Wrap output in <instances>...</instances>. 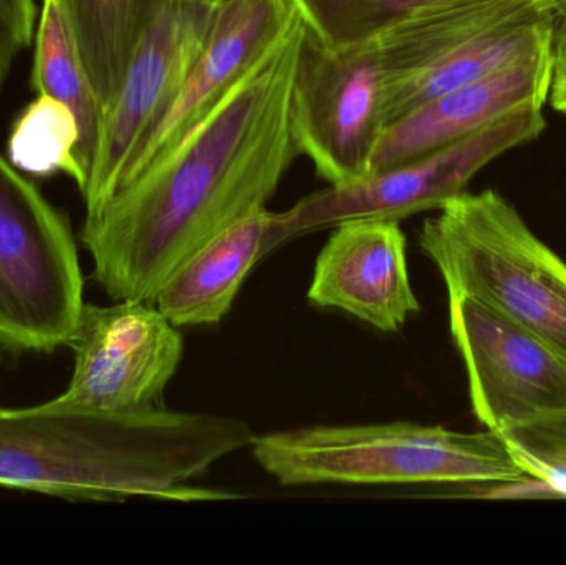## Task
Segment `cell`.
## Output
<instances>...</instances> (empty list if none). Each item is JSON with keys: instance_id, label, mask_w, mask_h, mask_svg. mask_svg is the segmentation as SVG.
Instances as JSON below:
<instances>
[{"instance_id": "obj_21", "label": "cell", "mask_w": 566, "mask_h": 565, "mask_svg": "<svg viewBox=\"0 0 566 565\" xmlns=\"http://www.w3.org/2000/svg\"><path fill=\"white\" fill-rule=\"evenodd\" d=\"M35 0H0V92L23 50L35 35Z\"/></svg>"}, {"instance_id": "obj_6", "label": "cell", "mask_w": 566, "mask_h": 565, "mask_svg": "<svg viewBox=\"0 0 566 565\" xmlns=\"http://www.w3.org/2000/svg\"><path fill=\"white\" fill-rule=\"evenodd\" d=\"M544 129V106H522L421 158L358 181L329 185L312 192L286 211L275 212L268 255L292 239L352 219L401 221L418 212L442 208L449 199L462 195L489 163L538 138Z\"/></svg>"}, {"instance_id": "obj_16", "label": "cell", "mask_w": 566, "mask_h": 565, "mask_svg": "<svg viewBox=\"0 0 566 565\" xmlns=\"http://www.w3.org/2000/svg\"><path fill=\"white\" fill-rule=\"evenodd\" d=\"M103 113L122 90L153 23L171 0H56ZM105 119V118H103Z\"/></svg>"}, {"instance_id": "obj_11", "label": "cell", "mask_w": 566, "mask_h": 565, "mask_svg": "<svg viewBox=\"0 0 566 565\" xmlns=\"http://www.w3.org/2000/svg\"><path fill=\"white\" fill-rule=\"evenodd\" d=\"M300 19L293 0H221L181 92L126 163L122 186L171 151Z\"/></svg>"}, {"instance_id": "obj_13", "label": "cell", "mask_w": 566, "mask_h": 565, "mask_svg": "<svg viewBox=\"0 0 566 565\" xmlns=\"http://www.w3.org/2000/svg\"><path fill=\"white\" fill-rule=\"evenodd\" d=\"M554 72L555 45L419 106L382 129L371 175L458 142L522 106H544Z\"/></svg>"}, {"instance_id": "obj_5", "label": "cell", "mask_w": 566, "mask_h": 565, "mask_svg": "<svg viewBox=\"0 0 566 565\" xmlns=\"http://www.w3.org/2000/svg\"><path fill=\"white\" fill-rule=\"evenodd\" d=\"M83 305L69 218L0 155V348L23 355L66 347Z\"/></svg>"}, {"instance_id": "obj_22", "label": "cell", "mask_w": 566, "mask_h": 565, "mask_svg": "<svg viewBox=\"0 0 566 565\" xmlns=\"http://www.w3.org/2000/svg\"><path fill=\"white\" fill-rule=\"evenodd\" d=\"M548 100L557 112L566 108V53H555L554 83Z\"/></svg>"}, {"instance_id": "obj_19", "label": "cell", "mask_w": 566, "mask_h": 565, "mask_svg": "<svg viewBox=\"0 0 566 565\" xmlns=\"http://www.w3.org/2000/svg\"><path fill=\"white\" fill-rule=\"evenodd\" d=\"M308 32L332 46L358 45L381 35L434 0H293Z\"/></svg>"}, {"instance_id": "obj_17", "label": "cell", "mask_w": 566, "mask_h": 565, "mask_svg": "<svg viewBox=\"0 0 566 565\" xmlns=\"http://www.w3.org/2000/svg\"><path fill=\"white\" fill-rule=\"evenodd\" d=\"M35 42L32 88L36 95L52 96L72 109L80 132L75 156L86 178H90L105 113L83 69L69 23L56 0H43Z\"/></svg>"}, {"instance_id": "obj_1", "label": "cell", "mask_w": 566, "mask_h": 565, "mask_svg": "<svg viewBox=\"0 0 566 565\" xmlns=\"http://www.w3.org/2000/svg\"><path fill=\"white\" fill-rule=\"evenodd\" d=\"M302 17L185 138L86 216L82 242L112 301L155 302L199 249L268 201L298 155L290 132Z\"/></svg>"}, {"instance_id": "obj_25", "label": "cell", "mask_w": 566, "mask_h": 565, "mask_svg": "<svg viewBox=\"0 0 566 565\" xmlns=\"http://www.w3.org/2000/svg\"><path fill=\"white\" fill-rule=\"evenodd\" d=\"M557 35H566V6L557 23Z\"/></svg>"}, {"instance_id": "obj_3", "label": "cell", "mask_w": 566, "mask_h": 565, "mask_svg": "<svg viewBox=\"0 0 566 565\" xmlns=\"http://www.w3.org/2000/svg\"><path fill=\"white\" fill-rule=\"evenodd\" d=\"M252 453L281 486L515 484L532 480L497 431L395 421L258 435Z\"/></svg>"}, {"instance_id": "obj_24", "label": "cell", "mask_w": 566, "mask_h": 565, "mask_svg": "<svg viewBox=\"0 0 566 565\" xmlns=\"http://www.w3.org/2000/svg\"><path fill=\"white\" fill-rule=\"evenodd\" d=\"M555 53H566V35H557L555 39Z\"/></svg>"}, {"instance_id": "obj_15", "label": "cell", "mask_w": 566, "mask_h": 565, "mask_svg": "<svg viewBox=\"0 0 566 565\" xmlns=\"http://www.w3.org/2000/svg\"><path fill=\"white\" fill-rule=\"evenodd\" d=\"M557 23L555 19H547L497 30L388 80L382 103L386 126L446 93L494 75L554 46Z\"/></svg>"}, {"instance_id": "obj_2", "label": "cell", "mask_w": 566, "mask_h": 565, "mask_svg": "<svg viewBox=\"0 0 566 565\" xmlns=\"http://www.w3.org/2000/svg\"><path fill=\"white\" fill-rule=\"evenodd\" d=\"M248 421L169 410L135 414L0 407V488L69 501H228L189 486L222 458L251 448Z\"/></svg>"}, {"instance_id": "obj_9", "label": "cell", "mask_w": 566, "mask_h": 565, "mask_svg": "<svg viewBox=\"0 0 566 565\" xmlns=\"http://www.w3.org/2000/svg\"><path fill=\"white\" fill-rule=\"evenodd\" d=\"M452 341L465 364L472 410L504 433L566 410V360L494 308L449 297Z\"/></svg>"}, {"instance_id": "obj_10", "label": "cell", "mask_w": 566, "mask_h": 565, "mask_svg": "<svg viewBox=\"0 0 566 565\" xmlns=\"http://www.w3.org/2000/svg\"><path fill=\"white\" fill-rule=\"evenodd\" d=\"M212 9L171 0L146 33L122 90L103 119L98 149L83 191L96 215L122 185L129 156L181 92L211 22Z\"/></svg>"}, {"instance_id": "obj_7", "label": "cell", "mask_w": 566, "mask_h": 565, "mask_svg": "<svg viewBox=\"0 0 566 565\" xmlns=\"http://www.w3.org/2000/svg\"><path fill=\"white\" fill-rule=\"evenodd\" d=\"M386 72L375 40L332 46L306 29L293 76L290 132L329 185L371 175L373 155L386 128Z\"/></svg>"}, {"instance_id": "obj_18", "label": "cell", "mask_w": 566, "mask_h": 565, "mask_svg": "<svg viewBox=\"0 0 566 565\" xmlns=\"http://www.w3.org/2000/svg\"><path fill=\"white\" fill-rule=\"evenodd\" d=\"M80 132L69 106L39 95L17 116L7 142V158L19 171L49 178L63 172L85 191V171L75 156Z\"/></svg>"}, {"instance_id": "obj_4", "label": "cell", "mask_w": 566, "mask_h": 565, "mask_svg": "<svg viewBox=\"0 0 566 565\" xmlns=\"http://www.w3.org/2000/svg\"><path fill=\"white\" fill-rule=\"evenodd\" d=\"M449 297L468 295L566 360V262L494 189L449 199L419 232Z\"/></svg>"}, {"instance_id": "obj_20", "label": "cell", "mask_w": 566, "mask_h": 565, "mask_svg": "<svg viewBox=\"0 0 566 565\" xmlns=\"http://www.w3.org/2000/svg\"><path fill=\"white\" fill-rule=\"evenodd\" d=\"M501 435L528 478L566 498V410Z\"/></svg>"}, {"instance_id": "obj_23", "label": "cell", "mask_w": 566, "mask_h": 565, "mask_svg": "<svg viewBox=\"0 0 566 565\" xmlns=\"http://www.w3.org/2000/svg\"><path fill=\"white\" fill-rule=\"evenodd\" d=\"M185 2L196 3V6L208 7V9H214L221 0H185Z\"/></svg>"}, {"instance_id": "obj_8", "label": "cell", "mask_w": 566, "mask_h": 565, "mask_svg": "<svg viewBox=\"0 0 566 565\" xmlns=\"http://www.w3.org/2000/svg\"><path fill=\"white\" fill-rule=\"evenodd\" d=\"M66 347L69 387L56 408L135 414L165 407V394L185 357V337L155 302L83 305Z\"/></svg>"}, {"instance_id": "obj_14", "label": "cell", "mask_w": 566, "mask_h": 565, "mask_svg": "<svg viewBox=\"0 0 566 565\" xmlns=\"http://www.w3.org/2000/svg\"><path fill=\"white\" fill-rule=\"evenodd\" d=\"M274 216L261 209L199 249L156 295L159 311L179 328L221 324L252 269L268 258Z\"/></svg>"}, {"instance_id": "obj_12", "label": "cell", "mask_w": 566, "mask_h": 565, "mask_svg": "<svg viewBox=\"0 0 566 565\" xmlns=\"http://www.w3.org/2000/svg\"><path fill=\"white\" fill-rule=\"evenodd\" d=\"M316 255L308 301L345 312L379 332H399L419 314L408 268V242L399 221L352 219Z\"/></svg>"}, {"instance_id": "obj_26", "label": "cell", "mask_w": 566, "mask_h": 565, "mask_svg": "<svg viewBox=\"0 0 566 565\" xmlns=\"http://www.w3.org/2000/svg\"><path fill=\"white\" fill-rule=\"evenodd\" d=\"M562 115H565V116H566V108L564 109V112H562Z\"/></svg>"}]
</instances>
